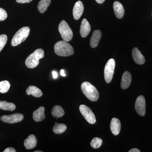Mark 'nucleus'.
Masks as SVG:
<instances>
[{
	"label": "nucleus",
	"mask_w": 152,
	"mask_h": 152,
	"mask_svg": "<svg viewBox=\"0 0 152 152\" xmlns=\"http://www.w3.org/2000/svg\"><path fill=\"white\" fill-rule=\"evenodd\" d=\"M54 51L56 54L60 56H69L74 54L72 47L64 40L59 41L55 44Z\"/></svg>",
	"instance_id": "1"
},
{
	"label": "nucleus",
	"mask_w": 152,
	"mask_h": 152,
	"mask_svg": "<svg viewBox=\"0 0 152 152\" xmlns=\"http://www.w3.org/2000/svg\"><path fill=\"white\" fill-rule=\"evenodd\" d=\"M82 92L89 100L92 102H96L99 99V94L96 87L91 83L84 82L81 86Z\"/></svg>",
	"instance_id": "2"
},
{
	"label": "nucleus",
	"mask_w": 152,
	"mask_h": 152,
	"mask_svg": "<svg viewBox=\"0 0 152 152\" xmlns=\"http://www.w3.org/2000/svg\"><path fill=\"white\" fill-rule=\"evenodd\" d=\"M45 53L43 50L38 49L28 56L26 60L25 64L28 68L34 69L38 66L39 60L44 58Z\"/></svg>",
	"instance_id": "3"
},
{
	"label": "nucleus",
	"mask_w": 152,
	"mask_h": 152,
	"mask_svg": "<svg viewBox=\"0 0 152 152\" xmlns=\"http://www.w3.org/2000/svg\"><path fill=\"white\" fill-rule=\"evenodd\" d=\"M30 29L28 27H23L16 33L11 41V45L15 47L26 40L29 35Z\"/></svg>",
	"instance_id": "4"
},
{
	"label": "nucleus",
	"mask_w": 152,
	"mask_h": 152,
	"mask_svg": "<svg viewBox=\"0 0 152 152\" xmlns=\"http://www.w3.org/2000/svg\"><path fill=\"white\" fill-rule=\"evenodd\" d=\"M59 31L64 41L68 42L72 39L73 36L72 31L65 21L63 20L58 26Z\"/></svg>",
	"instance_id": "5"
},
{
	"label": "nucleus",
	"mask_w": 152,
	"mask_h": 152,
	"mask_svg": "<svg viewBox=\"0 0 152 152\" xmlns=\"http://www.w3.org/2000/svg\"><path fill=\"white\" fill-rule=\"evenodd\" d=\"M115 67V61L113 59H110L106 64L104 71V76L106 83H110L113 78Z\"/></svg>",
	"instance_id": "6"
},
{
	"label": "nucleus",
	"mask_w": 152,
	"mask_h": 152,
	"mask_svg": "<svg viewBox=\"0 0 152 152\" xmlns=\"http://www.w3.org/2000/svg\"><path fill=\"white\" fill-rule=\"evenodd\" d=\"M79 109L81 113L88 123L91 124L96 123V117L89 107L85 105L82 104L80 106Z\"/></svg>",
	"instance_id": "7"
},
{
	"label": "nucleus",
	"mask_w": 152,
	"mask_h": 152,
	"mask_svg": "<svg viewBox=\"0 0 152 152\" xmlns=\"http://www.w3.org/2000/svg\"><path fill=\"white\" fill-rule=\"evenodd\" d=\"M24 119V116L20 113H15L12 115H4L1 117V120L4 122L13 124L22 121Z\"/></svg>",
	"instance_id": "8"
},
{
	"label": "nucleus",
	"mask_w": 152,
	"mask_h": 152,
	"mask_svg": "<svg viewBox=\"0 0 152 152\" xmlns=\"http://www.w3.org/2000/svg\"><path fill=\"white\" fill-rule=\"evenodd\" d=\"M136 111L141 116H144L146 113V102L143 96H140L136 99L135 104Z\"/></svg>",
	"instance_id": "9"
},
{
	"label": "nucleus",
	"mask_w": 152,
	"mask_h": 152,
	"mask_svg": "<svg viewBox=\"0 0 152 152\" xmlns=\"http://www.w3.org/2000/svg\"><path fill=\"white\" fill-rule=\"evenodd\" d=\"M83 12V4L81 1H78L75 4L73 10V15L74 19L76 20H79L81 17Z\"/></svg>",
	"instance_id": "10"
},
{
	"label": "nucleus",
	"mask_w": 152,
	"mask_h": 152,
	"mask_svg": "<svg viewBox=\"0 0 152 152\" xmlns=\"http://www.w3.org/2000/svg\"><path fill=\"white\" fill-rule=\"evenodd\" d=\"M91 31V27L89 23L86 19L82 20L80 29V34L83 38L86 37Z\"/></svg>",
	"instance_id": "11"
},
{
	"label": "nucleus",
	"mask_w": 152,
	"mask_h": 152,
	"mask_svg": "<svg viewBox=\"0 0 152 152\" xmlns=\"http://www.w3.org/2000/svg\"><path fill=\"white\" fill-rule=\"evenodd\" d=\"M132 55L133 59L135 62L138 64H143L145 62V57L142 54L140 51H139L138 49L137 48H133Z\"/></svg>",
	"instance_id": "12"
},
{
	"label": "nucleus",
	"mask_w": 152,
	"mask_h": 152,
	"mask_svg": "<svg viewBox=\"0 0 152 152\" xmlns=\"http://www.w3.org/2000/svg\"><path fill=\"white\" fill-rule=\"evenodd\" d=\"M102 36V32L100 30H96L93 32L90 40V44L91 48H94L98 46Z\"/></svg>",
	"instance_id": "13"
},
{
	"label": "nucleus",
	"mask_w": 152,
	"mask_h": 152,
	"mask_svg": "<svg viewBox=\"0 0 152 152\" xmlns=\"http://www.w3.org/2000/svg\"><path fill=\"white\" fill-rule=\"evenodd\" d=\"M132 77L130 73L126 71L123 74L121 82V88L123 89L128 88L130 86Z\"/></svg>",
	"instance_id": "14"
},
{
	"label": "nucleus",
	"mask_w": 152,
	"mask_h": 152,
	"mask_svg": "<svg viewBox=\"0 0 152 152\" xmlns=\"http://www.w3.org/2000/svg\"><path fill=\"white\" fill-rule=\"evenodd\" d=\"M45 107H40L37 110L33 113V119L37 122L43 121L45 118Z\"/></svg>",
	"instance_id": "15"
},
{
	"label": "nucleus",
	"mask_w": 152,
	"mask_h": 152,
	"mask_svg": "<svg viewBox=\"0 0 152 152\" xmlns=\"http://www.w3.org/2000/svg\"><path fill=\"white\" fill-rule=\"evenodd\" d=\"M110 129L114 135H118L121 129V123L117 118H113L110 123Z\"/></svg>",
	"instance_id": "16"
},
{
	"label": "nucleus",
	"mask_w": 152,
	"mask_h": 152,
	"mask_svg": "<svg viewBox=\"0 0 152 152\" xmlns=\"http://www.w3.org/2000/svg\"><path fill=\"white\" fill-rule=\"evenodd\" d=\"M113 7L116 17L118 19L122 18L124 15V9L122 4L120 2L116 1L114 3Z\"/></svg>",
	"instance_id": "17"
},
{
	"label": "nucleus",
	"mask_w": 152,
	"mask_h": 152,
	"mask_svg": "<svg viewBox=\"0 0 152 152\" xmlns=\"http://www.w3.org/2000/svg\"><path fill=\"white\" fill-rule=\"evenodd\" d=\"M37 141L34 135L31 134L25 140L24 145L26 148L27 150L32 149L36 146Z\"/></svg>",
	"instance_id": "18"
},
{
	"label": "nucleus",
	"mask_w": 152,
	"mask_h": 152,
	"mask_svg": "<svg viewBox=\"0 0 152 152\" xmlns=\"http://www.w3.org/2000/svg\"><path fill=\"white\" fill-rule=\"evenodd\" d=\"M26 92L28 95H32L35 97H40L43 95L42 91L37 87L34 86L28 87Z\"/></svg>",
	"instance_id": "19"
},
{
	"label": "nucleus",
	"mask_w": 152,
	"mask_h": 152,
	"mask_svg": "<svg viewBox=\"0 0 152 152\" xmlns=\"http://www.w3.org/2000/svg\"><path fill=\"white\" fill-rule=\"evenodd\" d=\"M51 113L52 115L54 118H61L65 114L64 111L62 107L58 105L55 106L52 110Z\"/></svg>",
	"instance_id": "20"
},
{
	"label": "nucleus",
	"mask_w": 152,
	"mask_h": 152,
	"mask_svg": "<svg viewBox=\"0 0 152 152\" xmlns=\"http://www.w3.org/2000/svg\"><path fill=\"white\" fill-rule=\"evenodd\" d=\"M51 2V0H40L38 4V10L41 13H44L50 4Z\"/></svg>",
	"instance_id": "21"
},
{
	"label": "nucleus",
	"mask_w": 152,
	"mask_h": 152,
	"mask_svg": "<svg viewBox=\"0 0 152 152\" xmlns=\"http://www.w3.org/2000/svg\"><path fill=\"white\" fill-rule=\"evenodd\" d=\"M16 109V106L13 103L7 102V101H0V109L4 110L13 111Z\"/></svg>",
	"instance_id": "22"
},
{
	"label": "nucleus",
	"mask_w": 152,
	"mask_h": 152,
	"mask_svg": "<svg viewBox=\"0 0 152 152\" xmlns=\"http://www.w3.org/2000/svg\"><path fill=\"white\" fill-rule=\"evenodd\" d=\"M66 129L67 126L65 124L56 123L53 127V131L55 134H61L64 132Z\"/></svg>",
	"instance_id": "23"
},
{
	"label": "nucleus",
	"mask_w": 152,
	"mask_h": 152,
	"mask_svg": "<svg viewBox=\"0 0 152 152\" xmlns=\"http://www.w3.org/2000/svg\"><path fill=\"white\" fill-rule=\"evenodd\" d=\"M10 88V84L8 81L4 80L0 82V93L5 94L7 92Z\"/></svg>",
	"instance_id": "24"
},
{
	"label": "nucleus",
	"mask_w": 152,
	"mask_h": 152,
	"mask_svg": "<svg viewBox=\"0 0 152 152\" xmlns=\"http://www.w3.org/2000/svg\"><path fill=\"white\" fill-rule=\"evenodd\" d=\"M102 140L99 137H95L92 140L91 145L93 148L97 149L99 148L102 144Z\"/></svg>",
	"instance_id": "25"
},
{
	"label": "nucleus",
	"mask_w": 152,
	"mask_h": 152,
	"mask_svg": "<svg viewBox=\"0 0 152 152\" xmlns=\"http://www.w3.org/2000/svg\"><path fill=\"white\" fill-rule=\"evenodd\" d=\"M7 41V37L5 34L0 35V52L5 46Z\"/></svg>",
	"instance_id": "26"
},
{
	"label": "nucleus",
	"mask_w": 152,
	"mask_h": 152,
	"mask_svg": "<svg viewBox=\"0 0 152 152\" xmlns=\"http://www.w3.org/2000/svg\"><path fill=\"white\" fill-rule=\"evenodd\" d=\"M7 18V14L5 10L0 8V21L5 20Z\"/></svg>",
	"instance_id": "27"
},
{
	"label": "nucleus",
	"mask_w": 152,
	"mask_h": 152,
	"mask_svg": "<svg viewBox=\"0 0 152 152\" xmlns=\"http://www.w3.org/2000/svg\"><path fill=\"white\" fill-rule=\"evenodd\" d=\"M17 2L19 4H25V3H29L31 2L33 0H16Z\"/></svg>",
	"instance_id": "28"
},
{
	"label": "nucleus",
	"mask_w": 152,
	"mask_h": 152,
	"mask_svg": "<svg viewBox=\"0 0 152 152\" xmlns=\"http://www.w3.org/2000/svg\"><path fill=\"white\" fill-rule=\"evenodd\" d=\"M4 152H16V151L13 148H6L4 151H3Z\"/></svg>",
	"instance_id": "29"
},
{
	"label": "nucleus",
	"mask_w": 152,
	"mask_h": 152,
	"mask_svg": "<svg viewBox=\"0 0 152 152\" xmlns=\"http://www.w3.org/2000/svg\"><path fill=\"white\" fill-rule=\"evenodd\" d=\"M129 152H140V151L138 149L134 148H133L130 150V151H129Z\"/></svg>",
	"instance_id": "30"
},
{
	"label": "nucleus",
	"mask_w": 152,
	"mask_h": 152,
	"mask_svg": "<svg viewBox=\"0 0 152 152\" xmlns=\"http://www.w3.org/2000/svg\"><path fill=\"white\" fill-rule=\"evenodd\" d=\"M52 74H53V77L54 79H56L58 77V74H57L56 72L53 71V72Z\"/></svg>",
	"instance_id": "31"
},
{
	"label": "nucleus",
	"mask_w": 152,
	"mask_h": 152,
	"mask_svg": "<svg viewBox=\"0 0 152 152\" xmlns=\"http://www.w3.org/2000/svg\"><path fill=\"white\" fill-rule=\"evenodd\" d=\"M60 74H61V75L63 76V77H65L66 74L65 73V71L64 69L61 70V72H60Z\"/></svg>",
	"instance_id": "32"
},
{
	"label": "nucleus",
	"mask_w": 152,
	"mask_h": 152,
	"mask_svg": "<svg viewBox=\"0 0 152 152\" xmlns=\"http://www.w3.org/2000/svg\"><path fill=\"white\" fill-rule=\"evenodd\" d=\"M96 1L98 4H102L104 2L105 0H96Z\"/></svg>",
	"instance_id": "33"
},
{
	"label": "nucleus",
	"mask_w": 152,
	"mask_h": 152,
	"mask_svg": "<svg viewBox=\"0 0 152 152\" xmlns=\"http://www.w3.org/2000/svg\"><path fill=\"white\" fill-rule=\"evenodd\" d=\"M42 151H34V152H42Z\"/></svg>",
	"instance_id": "34"
}]
</instances>
